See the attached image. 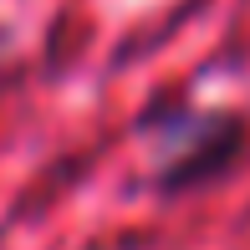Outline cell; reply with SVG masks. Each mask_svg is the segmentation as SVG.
Returning a JSON list of instances; mask_svg holds the SVG:
<instances>
[{"label": "cell", "mask_w": 250, "mask_h": 250, "mask_svg": "<svg viewBox=\"0 0 250 250\" xmlns=\"http://www.w3.org/2000/svg\"><path fill=\"white\" fill-rule=\"evenodd\" d=\"M138 138L153 153V184L164 194L204 189L245 158V123L209 107H153L138 123Z\"/></svg>", "instance_id": "obj_1"}, {"label": "cell", "mask_w": 250, "mask_h": 250, "mask_svg": "<svg viewBox=\"0 0 250 250\" xmlns=\"http://www.w3.org/2000/svg\"><path fill=\"white\" fill-rule=\"evenodd\" d=\"M0 51H5V31H0Z\"/></svg>", "instance_id": "obj_2"}]
</instances>
